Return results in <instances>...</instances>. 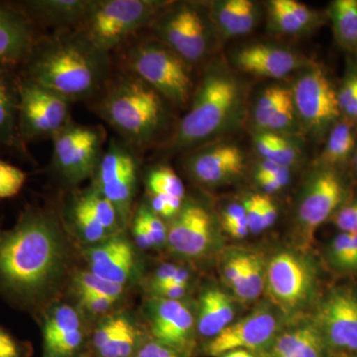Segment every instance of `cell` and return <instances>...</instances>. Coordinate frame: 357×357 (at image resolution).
<instances>
[{
	"instance_id": "obj_1",
	"label": "cell",
	"mask_w": 357,
	"mask_h": 357,
	"mask_svg": "<svg viewBox=\"0 0 357 357\" xmlns=\"http://www.w3.org/2000/svg\"><path fill=\"white\" fill-rule=\"evenodd\" d=\"M67 257L57 220L27 206L13 229H0V297L20 310L38 311L63 278Z\"/></svg>"
},
{
	"instance_id": "obj_2",
	"label": "cell",
	"mask_w": 357,
	"mask_h": 357,
	"mask_svg": "<svg viewBox=\"0 0 357 357\" xmlns=\"http://www.w3.org/2000/svg\"><path fill=\"white\" fill-rule=\"evenodd\" d=\"M21 76L64 96L70 102L96 100L109 83L110 54L77 29L40 36Z\"/></svg>"
},
{
	"instance_id": "obj_3",
	"label": "cell",
	"mask_w": 357,
	"mask_h": 357,
	"mask_svg": "<svg viewBox=\"0 0 357 357\" xmlns=\"http://www.w3.org/2000/svg\"><path fill=\"white\" fill-rule=\"evenodd\" d=\"M248 83L229 63L206 66L191 105L171 136L169 149L191 151L241 128L248 112Z\"/></svg>"
},
{
	"instance_id": "obj_4",
	"label": "cell",
	"mask_w": 357,
	"mask_h": 357,
	"mask_svg": "<svg viewBox=\"0 0 357 357\" xmlns=\"http://www.w3.org/2000/svg\"><path fill=\"white\" fill-rule=\"evenodd\" d=\"M168 102L132 73L110 77L91 109L134 151L149 146L168 123Z\"/></svg>"
},
{
	"instance_id": "obj_5",
	"label": "cell",
	"mask_w": 357,
	"mask_h": 357,
	"mask_svg": "<svg viewBox=\"0 0 357 357\" xmlns=\"http://www.w3.org/2000/svg\"><path fill=\"white\" fill-rule=\"evenodd\" d=\"M148 28L191 67L210 57L220 41L206 2L171 1Z\"/></svg>"
},
{
	"instance_id": "obj_6",
	"label": "cell",
	"mask_w": 357,
	"mask_h": 357,
	"mask_svg": "<svg viewBox=\"0 0 357 357\" xmlns=\"http://www.w3.org/2000/svg\"><path fill=\"white\" fill-rule=\"evenodd\" d=\"M124 60L128 72L149 84L167 102L178 107L191 102L195 91L191 66L159 40L152 37L135 42Z\"/></svg>"
},
{
	"instance_id": "obj_7",
	"label": "cell",
	"mask_w": 357,
	"mask_h": 357,
	"mask_svg": "<svg viewBox=\"0 0 357 357\" xmlns=\"http://www.w3.org/2000/svg\"><path fill=\"white\" fill-rule=\"evenodd\" d=\"M170 0H93L77 28L110 54L134 33L149 27Z\"/></svg>"
},
{
	"instance_id": "obj_8",
	"label": "cell",
	"mask_w": 357,
	"mask_h": 357,
	"mask_svg": "<svg viewBox=\"0 0 357 357\" xmlns=\"http://www.w3.org/2000/svg\"><path fill=\"white\" fill-rule=\"evenodd\" d=\"M291 96L301 128L317 139L342 119L337 100V89L326 68L314 62L296 74L290 86Z\"/></svg>"
},
{
	"instance_id": "obj_9",
	"label": "cell",
	"mask_w": 357,
	"mask_h": 357,
	"mask_svg": "<svg viewBox=\"0 0 357 357\" xmlns=\"http://www.w3.org/2000/svg\"><path fill=\"white\" fill-rule=\"evenodd\" d=\"M318 274L309 258L296 251L281 250L266 262L265 290L284 316L294 317L314 300Z\"/></svg>"
},
{
	"instance_id": "obj_10",
	"label": "cell",
	"mask_w": 357,
	"mask_h": 357,
	"mask_svg": "<svg viewBox=\"0 0 357 357\" xmlns=\"http://www.w3.org/2000/svg\"><path fill=\"white\" fill-rule=\"evenodd\" d=\"M107 132L102 126L72 121L52 138L51 165L69 185L93 178L100 163Z\"/></svg>"
},
{
	"instance_id": "obj_11",
	"label": "cell",
	"mask_w": 357,
	"mask_h": 357,
	"mask_svg": "<svg viewBox=\"0 0 357 357\" xmlns=\"http://www.w3.org/2000/svg\"><path fill=\"white\" fill-rule=\"evenodd\" d=\"M70 107L64 96L21 76L18 134L23 146L60 132L73 121Z\"/></svg>"
},
{
	"instance_id": "obj_12",
	"label": "cell",
	"mask_w": 357,
	"mask_h": 357,
	"mask_svg": "<svg viewBox=\"0 0 357 357\" xmlns=\"http://www.w3.org/2000/svg\"><path fill=\"white\" fill-rule=\"evenodd\" d=\"M349 190L337 169L318 165L301 192L296 222L300 236L311 241L317 229L347 203Z\"/></svg>"
},
{
	"instance_id": "obj_13",
	"label": "cell",
	"mask_w": 357,
	"mask_h": 357,
	"mask_svg": "<svg viewBox=\"0 0 357 357\" xmlns=\"http://www.w3.org/2000/svg\"><path fill=\"white\" fill-rule=\"evenodd\" d=\"M138 171L136 151L121 139L112 138L96 167L93 188L114 204L122 225L130 217Z\"/></svg>"
},
{
	"instance_id": "obj_14",
	"label": "cell",
	"mask_w": 357,
	"mask_h": 357,
	"mask_svg": "<svg viewBox=\"0 0 357 357\" xmlns=\"http://www.w3.org/2000/svg\"><path fill=\"white\" fill-rule=\"evenodd\" d=\"M312 321L325 340L326 351L357 356V289L338 286L319 302Z\"/></svg>"
},
{
	"instance_id": "obj_15",
	"label": "cell",
	"mask_w": 357,
	"mask_h": 357,
	"mask_svg": "<svg viewBox=\"0 0 357 357\" xmlns=\"http://www.w3.org/2000/svg\"><path fill=\"white\" fill-rule=\"evenodd\" d=\"M281 330L278 314L269 306H260L250 314L231 323L217 337L211 338L206 354L213 357L236 349L251 352L268 349Z\"/></svg>"
},
{
	"instance_id": "obj_16",
	"label": "cell",
	"mask_w": 357,
	"mask_h": 357,
	"mask_svg": "<svg viewBox=\"0 0 357 357\" xmlns=\"http://www.w3.org/2000/svg\"><path fill=\"white\" fill-rule=\"evenodd\" d=\"M231 67L251 76L281 79L306 69L314 61L283 45L255 42L232 52Z\"/></svg>"
},
{
	"instance_id": "obj_17",
	"label": "cell",
	"mask_w": 357,
	"mask_h": 357,
	"mask_svg": "<svg viewBox=\"0 0 357 357\" xmlns=\"http://www.w3.org/2000/svg\"><path fill=\"white\" fill-rule=\"evenodd\" d=\"M185 171L206 187H220L237 180L245 169V154L238 145L211 142L188 151Z\"/></svg>"
},
{
	"instance_id": "obj_18",
	"label": "cell",
	"mask_w": 357,
	"mask_h": 357,
	"mask_svg": "<svg viewBox=\"0 0 357 357\" xmlns=\"http://www.w3.org/2000/svg\"><path fill=\"white\" fill-rule=\"evenodd\" d=\"M215 220L210 211L199 202L185 201L168 227L167 243L177 255L201 258L215 244Z\"/></svg>"
},
{
	"instance_id": "obj_19",
	"label": "cell",
	"mask_w": 357,
	"mask_h": 357,
	"mask_svg": "<svg viewBox=\"0 0 357 357\" xmlns=\"http://www.w3.org/2000/svg\"><path fill=\"white\" fill-rule=\"evenodd\" d=\"M147 316L155 340L181 354L189 351L194 340V314L182 300L153 297L148 302Z\"/></svg>"
},
{
	"instance_id": "obj_20",
	"label": "cell",
	"mask_w": 357,
	"mask_h": 357,
	"mask_svg": "<svg viewBox=\"0 0 357 357\" xmlns=\"http://www.w3.org/2000/svg\"><path fill=\"white\" fill-rule=\"evenodd\" d=\"M255 132H272L299 138L303 133L290 88L273 84L263 89L249 110Z\"/></svg>"
},
{
	"instance_id": "obj_21",
	"label": "cell",
	"mask_w": 357,
	"mask_h": 357,
	"mask_svg": "<svg viewBox=\"0 0 357 357\" xmlns=\"http://www.w3.org/2000/svg\"><path fill=\"white\" fill-rule=\"evenodd\" d=\"M89 271L102 280L126 286L137 272V256L124 237L110 236L86 250Z\"/></svg>"
},
{
	"instance_id": "obj_22",
	"label": "cell",
	"mask_w": 357,
	"mask_h": 357,
	"mask_svg": "<svg viewBox=\"0 0 357 357\" xmlns=\"http://www.w3.org/2000/svg\"><path fill=\"white\" fill-rule=\"evenodd\" d=\"M39 37L37 25L17 3L0 2V63L20 68Z\"/></svg>"
},
{
	"instance_id": "obj_23",
	"label": "cell",
	"mask_w": 357,
	"mask_h": 357,
	"mask_svg": "<svg viewBox=\"0 0 357 357\" xmlns=\"http://www.w3.org/2000/svg\"><path fill=\"white\" fill-rule=\"evenodd\" d=\"M265 8L267 31L280 36L312 34L328 20L326 13L296 0H270Z\"/></svg>"
},
{
	"instance_id": "obj_24",
	"label": "cell",
	"mask_w": 357,
	"mask_h": 357,
	"mask_svg": "<svg viewBox=\"0 0 357 357\" xmlns=\"http://www.w3.org/2000/svg\"><path fill=\"white\" fill-rule=\"evenodd\" d=\"M206 3L220 41L250 34L261 20V6L253 0H213Z\"/></svg>"
},
{
	"instance_id": "obj_25",
	"label": "cell",
	"mask_w": 357,
	"mask_h": 357,
	"mask_svg": "<svg viewBox=\"0 0 357 357\" xmlns=\"http://www.w3.org/2000/svg\"><path fill=\"white\" fill-rule=\"evenodd\" d=\"M20 83V67L0 63V149L25 153L18 134Z\"/></svg>"
},
{
	"instance_id": "obj_26",
	"label": "cell",
	"mask_w": 357,
	"mask_h": 357,
	"mask_svg": "<svg viewBox=\"0 0 357 357\" xmlns=\"http://www.w3.org/2000/svg\"><path fill=\"white\" fill-rule=\"evenodd\" d=\"M93 0H28L17 2L35 24L77 29Z\"/></svg>"
},
{
	"instance_id": "obj_27",
	"label": "cell",
	"mask_w": 357,
	"mask_h": 357,
	"mask_svg": "<svg viewBox=\"0 0 357 357\" xmlns=\"http://www.w3.org/2000/svg\"><path fill=\"white\" fill-rule=\"evenodd\" d=\"M326 347L314 321L280 332L268 349V357H325Z\"/></svg>"
},
{
	"instance_id": "obj_28",
	"label": "cell",
	"mask_w": 357,
	"mask_h": 357,
	"mask_svg": "<svg viewBox=\"0 0 357 357\" xmlns=\"http://www.w3.org/2000/svg\"><path fill=\"white\" fill-rule=\"evenodd\" d=\"M236 310L227 293L218 288H208L199 298L197 328L204 337H215L232 323Z\"/></svg>"
},
{
	"instance_id": "obj_29",
	"label": "cell",
	"mask_w": 357,
	"mask_h": 357,
	"mask_svg": "<svg viewBox=\"0 0 357 357\" xmlns=\"http://www.w3.org/2000/svg\"><path fill=\"white\" fill-rule=\"evenodd\" d=\"M354 126L345 117L335 122L326 135L325 148L319 156L318 165L338 169L351 162L357 143Z\"/></svg>"
},
{
	"instance_id": "obj_30",
	"label": "cell",
	"mask_w": 357,
	"mask_h": 357,
	"mask_svg": "<svg viewBox=\"0 0 357 357\" xmlns=\"http://www.w3.org/2000/svg\"><path fill=\"white\" fill-rule=\"evenodd\" d=\"M299 138L272 132H255L253 143L260 158L292 169L303 156Z\"/></svg>"
},
{
	"instance_id": "obj_31",
	"label": "cell",
	"mask_w": 357,
	"mask_h": 357,
	"mask_svg": "<svg viewBox=\"0 0 357 357\" xmlns=\"http://www.w3.org/2000/svg\"><path fill=\"white\" fill-rule=\"evenodd\" d=\"M328 20L340 48L357 55V0H335L328 6Z\"/></svg>"
},
{
	"instance_id": "obj_32",
	"label": "cell",
	"mask_w": 357,
	"mask_h": 357,
	"mask_svg": "<svg viewBox=\"0 0 357 357\" xmlns=\"http://www.w3.org/2000/svg\"><path fill=\"white\" fill-rule=\"evenodd\" d=\"M265 279L266 261L263 256L260 253L245 251L243 278L234 295L243 302H252L265 290Z\"/></svg>"
},
{
	"instance_id": "obj_33",
	"label": "cell",
	"mask_w": 357,
	"mask_h": 357,
	"mask_svg": "<svg viewBox=\"0 0 357 357\" xmlns=\"http://www.w3.org/2000/svg\"><path fill=\"white\" fill-rule=\"evenodd\" d=\"M79 328H83L81 317L74 307L66 304L52 307L44 319V347Z\"/></svg>"
},
{
	"instance_id": "obj_34",
	"label": "cell",
	"mask_w": 357,
	"mask_h": 357,
	"mask_svg": "<svg viewBox=\"0 0 357 357\" xmlns=\"http://www.w3.org/2000/svg\"><path fill=\"white\" fill-rule=\"evenodd\" d=\"M146 188L150 198L185 202V185L177 173L168 166H157L148 172Z\"/></svg>"
},
{
	"instance_id": "obj_35",
	"label": "cell",
	"mask_w": 357,
	"mask_h": 357,
	"mask_svg": "<svg viewBox=\"0 0 357 357\" xmlns=\"http://www.w3.org/2000/svg\"><path fill=\"white\" fill-rule=\"evenodd\" d=\"M77 199L112 236H116L121 229L122 223L116 208L109 199L93 187L77 194Z\"/></svg>"
},
{
	"instance_id": "obj_36",
	"label": "cell",
	"mask_w": 357,
	"mask_h": 357,
	"mask_svg": "<svg viewBox=\"0 0 357 357\" xmlns=\"http://www.w3.org/2000/svg\"><path fill=\"white\" fill-rule=\"evenodd\" d=\"M70 220L84 243L96 245L107 241L110 236H114L84 208L77 197L70 210Z\"/></svg>"
},
{
	"instance_id": "obj_37",
	"label": "cell",
	"mask_w": 357,
	"mask_h": 357,
	"mask_svg": "<svg viewBox=\"0 0 357 357\" xmlns=\"http://www.w3.org/2000/svg\"><path fill=\"white\" fill-rule=\"evenodd\" d=\"M328 258L335 269L357 271V234L340 232L328 248Z\"/></svg>"
},
{
	"instance_id": "obj_38",
	"label": "cell",
	"mask_w": 357,
	"mask_h": 357,
	"mask_svg": "<svg viewBox=\"0 0 357 357\" xmlns=\"http://www.w3.org/2000/svg\"><path fill=\"white\" fill-rule=\"evenodd\" d=\"M139 332L128 319L119 332L98 351L100 357H131L139 349Z\"/></svg>"
},
{
	"instance_id": "obj_39",
	"label": "cell",
	"mask_w": 357,
	"mask_h": 357,
	"mask_svg": "<svg viewBox=\"0 0 357 357\" xmlns=\"http://www.w3.org/2000/svg\"><path fill=\"white\" fill-rule=\"evenodd\" d=\"M79 295H100L119 300L124 293L123 286L109 283L89 271L81 272L75 279Z\"/></svg>"
},
{
	"instance_id": "obj_40",
	"label": "cell",
	"mask_w": 357,
	"mask_h": 357,
	"mask_svg": "<svg viewBox=\"0 0 357 357\" xmlns=\"http://www.w3.org/2000/svg\"><path fill=\"white\" fill-rule=\"evenodd\" d=\"M27 175L18 167L0 159V199H9L20 194Z\"/></svg>"
},
{
	"instance_id": "obj_41",
	"label": "cell",
	"mask_w": 357,
	"mask_h": 357,
	"mask_svg": "<svg viewBox=\"0 0 357 357\" xmlns=\"http://www.w3.org/2000/svg\"><path fill=\"white\" fill-rule=\"evenodd\" d=\"M245 251L229 250L223 257L222 275L223 281L236 293L243 278Z\"/></svg>"
},
{
	"instance_id": "obj_42",
	"label": "cell",
	"mask_w": 357,
	"mask_h": 357,
	"mask_svg": "<svg viewBox=\"0 0 357 357\" xmlns=\"http://www.w3.org/2000/svg\"><path fill=\"white\" fill-rule=\"evenodd\" d=\"M137 213L146 225L150 236L153 239L155 248L163 245L167 243L168 227H166L162 218L158 217L146 204H142Z\"/></svg>"
},
{
	"instance_id": "obj_43",
	"label": "cell",
	"mask_w": 357,
	"mask_h": 357,
	"mask_svg": "<svg viewBox=\"0 0 357 357\" xmlns=\"http://www.w3.org/2000/svg\"><path fill=\"white\" fill-rule=\"evenodd\" d=\"M262 197L263 194H260V192L249 194L241 202L244 211H245L250 234H257L263 231Z\"/></svg>"
},
{
	"instance_id": "obj_44",
	"label": "cell",
	"mask_w": 357,
	"mask_h": 357,
	"mask_svg": "<svg viewBox=\"0 0 357 357\" xmlns=\"http://www.w3.org/2000/svg\"><path fill=\"white\" fill-rule=\"evenodd\" d=\"M126 321L128 318L126 317H110L98 326L93 337V344L96 351H100L119 332Z\"/></svg>"
},
{
	"instance_id": "obj_45",
	"label": "cell",
	"mask_w": 357,
	"mask_h": 357,
	"mask_svg": "<svg viewBox=\"0 0 357 357\" xmlns=\"http://www.w3.org/2000/svg\"><path fill=\"white\" fill-rule=\"evenodd\" d=\"M340 232L357 234V201L345 203L333 217Z\"/></svg>"
},
{
	"instance_id": "obj_46",
	"label": "cell",
	"mask_w": 357,
	"mask_h": 357,
	"mask_svg": "<svg viewBox=\"0 0 357 357\" xmlns=\"http://www.w3.org/2000/svg\"><path fill=\"white\" fill-rule=\"evenodd\" d=\"M337 100L340 112L344 115L357 100V70H351L345 77L337 89Z\"/></svg>"
},
{
	"instance_id": "obj_47",
	"label": "cell",
	"mask_w": 357,
	"mask_h": 357,
	"mask_svg": "<svg viewBox=\"0 0 357 357\" xmlns=\"http://www.w3.org/2000/svg\"><path fill=\"white\" fill-rule=\"evenodd\" d=\"M291 171L292 169L286 168L275 175L255 178V180L260 189L264 192L263 194H274L287 187L291 181Z\"/></svg>"
},
{
	"instance_id": "obj_48",
	"label": "cell",
	"mask_w": 357,
	"mask_h": 357,
	"mask_svg": "<svg viewBox=\"0 0 357 357\" xmlns=\"http://www.w3.org/2000/svg\"><path fill=\"white\" fill-rule=\"evenodd\" d=\"M82 306L91 314H105L116 304V299L100 295H79Z\"/></svg>"
},
{
	"instance_id": "obj_49",
	"label": "cell",
	"mask_w": 357,
	"mask_h": 357,
	"mask_svg": "<svg viewBox=\"0 0 357 357\" xmlns=\"http://www.w3.org/2000/svg\"><path fill=\"white\" fill-rule=\"evenodd\" d=\"M22 345L0 326V357H23Z\"/></svg>"
},
{
	"instance_id": "obj_50",
	"label": "cell",
	"mask_w": 357,
	"mask_h": 357,
	"mask_svg": "<svg viewBox=\"0 0 357 357\" xmlns=\"http://www.w3.org/2000/svg\"><path fill=\"white\" fill-rule=\"evenodd\" d=\"M222 222L225 229L237 225H248L243 204H229L223 211Z\"/></svg>"
},
{
	"instance_id": "obj_51",
	"label": "cell",
	"mask_w": 357,
	"mask_h": 357,
	"mask_svg": "<svg viewBox=\"0 0 357 357\" xmlns=\"http://www.w3.org/2000/svg\"><path fill=\"white\" fill-rule=\"evenodd\" d=\"M136 357H181L180 354L156 342H149L143 344L136 352Z\"/></svg>"
},
{
	"instance_id": "obj_52",
	"label": "cell",
	"mask_w": 357,
	"mask_h": 357,
	"mask_svg": "<svg viewBox=\"0 0 357 357\" xmlns=\"http://www.w3.org/2000/svg\"><path fill=\"white\" fill-rule=\"evenodd\" d=\"M180 268L178 265L172 264V263H165L157 268L152 276L151 281H150V291L165 285L167 282L170 281L178 273Z\"/></svg>"
},
{
	"instance_id": "obj_53",
	"label": "cell",
	"mask_w": 357,
	"mask_h": 357,
	"mask_svg": "<svg viewBox=\"0 0 357 357\" xmlns=\"http://www.w3.org/2000/svg\"><path fill=\"white\" fill-rule=\"evenodd\" d=\"M133 236L138 248L141 249L155 248L153 239L150 236L146 225L138 213H136L135 218H134Z\"/></svg>"
},
{
	"instance_id": "obj_54",
	"label": "cell",
	"mask_w": 357,
	"mask_h": 357,
	"mask_svg": "<svg viewBox=\"0 0 357 357\" xmlns=\"http://www.w3.org/2000/svg\"><path fill=\"white\" fill-rule=\"evenodd\" d=\"M278 218V208L269 195L262 197V229L263 231L273 227Z\"/></svg>"
},
{
	"instance_id": "obj_55",
	"label": "cell",
	"mask_w": 357,
	"mask_h": 357,
	"mask_svg": "<svg viewBox=\"0 0 357 357\" xmlns=\"http://www.w3.org/2000/svg\"><path fill=\"white\" fill-rule=\"evenodd\" d=\"M220 357H255V356L253 352L245 351V349H236V351L227 352Z\"/></svg>"
},
{
	"instance_id": "obj_56",
	"label": "cell",
	"mask_w": 357,
	"mask_h": 357,
	"mask_svg": "<svg viewBox=\"0 0 357 357\" xmlns=\"http://www.w3.org/2000/svg\"><path fill=\"white\" fill-rule=\"evenodd\" d=\"M345 119H349L352 123H357V100L351 105V109L347 110V114L344 115Z\"/></svg>"
},
{
	"instance_id": "obj_57",
	"label": "cell",
	"mask_w": 357,
	"mask_h": 357,
	"mask_svg": "<svg viewBox=\"0 0 357 357\" xmlns=\"http://www.w3.org/2000/svg\"><path fill=\"white\" fill-rule=\"evenodd\" d=\"M352 171H354V176L357 178V143L356 149H354V154H352L351 160Z\"/></svg>"
},
{
	"instance_id": "obj_58",
	"label": "cell",
	"mask_w": 357,
	"mask_h": 357,
	"mask_svg": "<svg viewBox=\"0 0 357 357\" xmlns=\"http://www.w3.org/2000/svg\"><path fill=\"white\" fill-rule=\"evenodd\" d=\"M333 357H357V356H351V354H337Z\"/></svg>"
}]
</instances>
